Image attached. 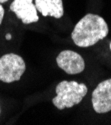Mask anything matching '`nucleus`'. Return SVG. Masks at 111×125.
<instances>
[{
    "label": "nucleus",
    "mask_w": 111,
    "mask_h": 125,
    "mask_svg": "<svg viewBox=\"0 0 111 125\" xmlns=\"http://www.w3.org/2000/svg\"><path fill=\"white\" fill-rule=\"evenodd\" d=\"M108 31V25L101 16L88 13L75 25L71 37L77 46L89 47L105 38Z\"/></svg>",
    "instance_id": "nucleus-1"
},
{
    "label": "nucleus",
    "mask_w": 111,
    "mask_h": 125,
    "mask_svg": "<svg viewBox=\"0 0 111 125\" xmlns=\"http://www.w3.org/2000/svg\"><path fill=\"white\" fill-rule=\"evenodd\" d=\"M87 91V86L83 83L64 80L56 86V96L52 99V102L59 110L71 108L82 101Z\"/></svg>",
    "instance_id": "nucleus-2"
},
{
    "label": "nucleus",
    "mask_w": 111,
    "mask_h": 125,
    "mask_svg": "<svg viewBox=\"0 0 111 125\" xmlns=\"http://www.w3.org/2000/svg\"><path fill=\"white\" fill-rule=\"evenodd\" d=\"M26 69L24 59L14 53L0 57V81L11 83L18 81Z\"/></svg>",
    "instance_id": "nucleus-3"
},
{
    "label": "nucleus",
    "mask_w": 111,
    "mask_h": 125,
    "mask_svg": "<svg viewBox=\"0 0 111 125\" xmlns=\"http://www.w3.org/2000/svg\"><path fill=\"white\" fill-rule=\"evenodd\" d=\"M92 105L97 113L111 111V78L100 82L92 93Z\"/></svg>",
    "instance_id": "nucleus-4"
},
{
    "label": "nucleus",
    "mask_w": 111,
    "mask_h": 125,
    "mask_svg": "<svg viewBox=\"0 0 111 125\" xmlns=\"http://www.w3.org/2000/svg\"><path fill=\"white\" fill-rule=\"evenodd\" d=\"M57 65L67 74L81 73L85 68V62L82 56L71 50H64L59 53L56 58Z\"/></svg>",
    "instance_id": "nucleus-5"
},
{
    "label": "nucleus",
    "mask_w": 111,
    "mask_h": 125,
    "mask_svg": "<svg viewBox=\"0 0 111 125\" xmlns=\"http://www.w3.org/2000/svg\"><path fill=\"white\" fill-rule=\"evenodd\" d=\"M10 10L21 19L24 24L37 22L39 19L33 0H14L10 5Z\"/></svg>",
    "instance_id": "nucleus-6"
},
{
    "label": "nucleus",
    "mask_w": 111,
    "mask_h": 125,
    "mask_svg": "<svg viewBox=\"0 0 111 125\" xmlns=\"http://www.w3.org/2000/svg\"><path fill=\"white\" fill-rule=\"evenodd\" d=\"M37 11L43 16L61 18L64 13L62 0H35Z\"/></svg>",
    "instance_id": "nucleus-7"
},
{
    "label": "nucleus",
    "mask_w": 111,
    "mask_h": 125,
    "mask_svg": "<svg viewBox=\"0 0 111 125\" xmlns=\"http://www.w3.org/2000/svg\"><path fill=\"white\" fill-rule=\"evenodd\" d=\"M3 17H4V8L1 5V3H0V25H1V23H2Z\"/></svg>",
    "instance_id": "nucleus-8"
},
{
    "label": "nucleus",
    "mask_w": 111,
    "mask_h": 125,
    "mask_svg": "<svg viewBox=\"0 0 111 125\" xmlns=\"http://www.w3.org/2000/svg\"><path fill=\"white\" fill-rule=\"evenodd\" d=\"M5 38L7 39V40H10V39H11V34H6V36H5Z\"/></svg>",
    "instance_id": "nucleus-9"
},
{
    "label": "nucleus",
    "mask_w": 111,
    "mask_h": 125,
    "mask_svg": "<svg viewBox=\"0 0 111 125\" xmlns=\"http://www.w3.org/2000/svg\"><path fill=\"white\" fill-rule=\"evenodd\" d=\"M7 1H8V0H0V3H5Z\"/></svg>",
    "instance_id": "nucleus-10"
},
{
    "label": "nucleus",
    "mask_w": 111,
    "mask_h": 125,
    "mask_svg": "<svg viewBox=\"0 0 111 125\" xmlns=\"http://www.w3.org/2000/svg\"><path fill=\"white\" fill-rule=\"evenodd\" d=\"M110 49H111V43H110Z\"/></svg>",
    "instance_id": "nucleus-11"
},
{
    "label": "nucleus",
    "mask_w": 111,
    "mask_h": 125,
    "mask_svg": "<svg viewBox=\"0 0 111 125\" xmlns=\"http://www.w3.org/2000/svg\"><path fill=\"white\" fill-rule=\"evenodd\" d=\"M0 112H1V109H0Z\"/></svg>",
    "instance_id": "nucleus-12"
}]
</instances>
